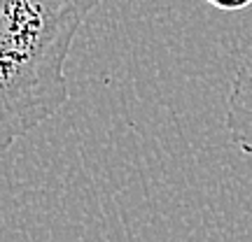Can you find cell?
I'll list each match as a JSON object with an SVG mask.
<instances>
[{
    "label": "cell",
    "instance_id": "obj_1",
    "mask_svg": "<svg viewBox=\"0 0 252 242\" xmlns=\"http://www.w3.org/2000/svg\"><path fill=\"white\" fill-rule=\"evenodd\" d=\"M103 0H0V154L61 112L65 63Z\"/></svg>",
    "mask_w": 252,
    "mask_h": 242
},
{
    "label": "cell",
    "instance_id": "obj_2",
    "mask_svg": "<svg viewBox=\"0 0 252 242\" xmlns=\"http://www.w3.org/2000/svg\"><path fill=\"white\" fill-rule=\"evenodd\" d=\"M226 133L243 154L252 156V63L238 68L226 100Z\"/></svg>",
    "mask_w": 252,
    "mask_h": 242
},
{
    "label": "cell",
    "instance_id": "obj_3",
    "mask_svg": "<svg viewBox=\"0 0 252 242\" xmlns=\"http://www.w3.org/2000/svg\"><path fill=\"white\" fill-rule=\"evenodd\" d=\"M210 7L222 9V12H241V9L250 7L252 0H206Z\"/></svg>",
    "mask_w": 252,
    "mask_h": 242
}]
</instances>
